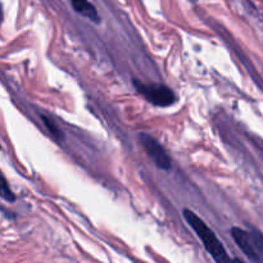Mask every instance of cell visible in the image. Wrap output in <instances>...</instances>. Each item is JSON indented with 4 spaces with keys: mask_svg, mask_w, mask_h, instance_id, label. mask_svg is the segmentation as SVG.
<instances>
[{
    "mask_svg": "<svg viewBox=\"0 0 263 263\" xmlns=\"http://www.w3.org/2000/svg\"><path fill=\"white\" fill-rule=\"evenodd\" d=\"M184 217L186 220V222L189 223L190 228L195 231V234L198 235V238L200 239V241L203 243L204 248L207 249L208 253L211 254L213 259L216 262H229L231 261L230 257L226 253L225 248L221 244V241L218 240L217 236L215 235L212 230L208 228V225H205V222H203L202 218L198 217L194 212H192L190 210H184Z\"/></svg>",
    "mask_w": 263,
    "mask_h": 263,
    "instance_id": "obj_1",
    "label": "cell"
},
{
    "mask_svg": "<svg viewBox=\"0 0 263 263\" xmlns=\"http://www.w3.org/2000/svg\"><path fill=\"white\" fill-rule=\"evenodd\" d=\"M41 118H43V122L44 125L46 126V128L49 130V133L51 134V135L54 136L55 139H58V140H61V139H63V133H62L61 130H59V127L57 126V123L54 122L51 118H48L46 116H41Z\"/></svg>",
    "mask_w": 263,
    "mask_h": 263,
    "instance_id": "obj_6",
    "label": "cell"
},
{
    "mask_svg": "<svg viewBox=\"0 0 263 263\" xmlns=\"http://www.w3.org/2000/svg\"><path fill=\"white\" fill-rule=\"evenodd\" d=\"M0 194H2V198L4 200H7V202H14L15 200V195L13 194L12 190H10V187L8 186L7 184V180L3 177V181H2V190H0Z\"/></svg>",
    "mask_w": 263,
    "mask_h": 263,
    "instance_id": "obj_7",
    "label": "cell"
},
{
    "mask_svg": "<svg viewBox=\"0 0 263 263\" xmlns=\"http://www.w3.org/2000/svg\"><path fill=\"white\" fill-rule=\"evenodd\" d=\"M136 90L156 107H170L176 102V95L163 84H144V82L134 80Z\"/></svg>",
    "mask_w": 263,
    "mask_h": 263,
    "instance_id": "obj_2",
    "label": "cell"
},
{
    "mask_svg": "<svg viewBox=\"0 0 263 263\" xmlns=\"http://www.w3.org/2000/svg\"><path fill=\"white\" fill-rule=\"evenodd\" d=\"M72 7L80 14L85 15L89 20L94 21V22H99L100 18L99 14H98V10L89 0H71Z\"/></svg>",
    "mask_w": 263,
    "mask_h": 263,
    "instance_id": "obj_5",
    "label": "cell"
},
{
    "mask_svg": "<svg viewBox=\"0 0 263 263\" xmlns=\"http://www.w3.org/2000/svg\"><path fill=\"white\" fill-rule=\"evenodd\" d=\"M231 236H233L236 246L240 248V251L243 252L251 261L262 262L261 257H259L258 252H257L256 240H254L253 233L246 231L240 228H233L231 229Z\"/></svg>",
    "mask_w": 263,
    "mask_h": 263,
    "instance_id": "obj_4",
    "label": "cell"
},
{
    "mask_svg": "<svg viewBox=\"0 0 263 263\" xmlns=\"http://www.w3.org/2000/svg\"><path fill=\"white\" fill-rule=\"evenodd\" d=\"M139 140H140V144L143 145V148L145 149L149 158L153 161V163L156 164L158 168L164 170V171L171 170L172 167L171 157H170V154L167 153L164 146L162 145L156 138H153V136L149 135V134L141 133L140 135H139Z\"/></svg>",
    "mask_w": 263,
    "mask_h": 263,
    "instance_id": "obj_3",
    "label": "cell"
}]
</instances>
